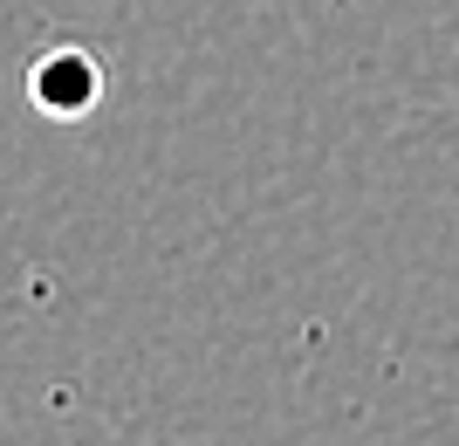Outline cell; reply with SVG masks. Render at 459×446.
Listing matches in <instances>:
<instances>
[{
  "label": "cell",
  "instance_id": "cell-1",
  "mask_svg": "<svg viewBox=\"0 0 459 446\" xmlns=\"http://www.w3.org/2000/svg\"><path fill=\"white\" fill-rule=\"evenodd\" d=\"M28 90H35V103H48L56 117H76L96 103V90H103V76H96V62L76 56V48H56V56L41 62L35 76H28Z\"/></svg>",
  "mask_w": 459,
  "mask_h": 446
}]
</instances>
